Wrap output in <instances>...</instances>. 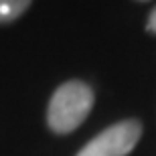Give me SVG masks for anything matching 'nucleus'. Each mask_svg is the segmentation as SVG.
<instances>
[{
    "label": "nucleus",
    "instance_id": "f257e3e1",
    "mask_svg": "<svg viewBox=\"0 0 156 156\" xmlns=\"http://www.w3.org/2000/svg\"><path fill=\"white\" fill-rule=\"evenodd\" d=\"M93 108V89L83 81H65L55 89L47 122L55 134H69L83 124Z\"/></svg>",
    "mask_w": 156,
    "mask_h": 156
},
{
    "label": "nucleus",
    "instance_id": "f03ea898",
    "mask_svg": "<svg viewBox=\"0 0 156 156\" xmlns=\"http://www.w3.org/2000/svg\"><path fill=\"white\" fill-rule=\"evenodd\" d=\"M140 136L142 124L138 120H122L89 140L77 156H128L140 142Z\"/></svg>",
    "mask_w": 156,
    "mask_h": 156
},
{
    "label": "nucleus",
    "instance_id": "7ed1b4c3",
    "mask_svg": "<svg viewBox=\"0 0 156 156\" xmlns=\"http://www.w3.org/2000/svg\"><path fill=\"white\" fill-rule=\"evenodd\" d=\"M33 0H0V23H12L30 6Z\"/></svg>",
    "mask_w": 156,
    "mask_h": 156
},
{
    "label": "nucleus",
    "instance_id": "20e7f679",
    "mask_svg": "<svg viewBox=\"0 0 156 156\" xmlns=\"http://www.w3.org/2000/svg\"><path fill=\"white\" fill-rule=\"evenodd\" d=\"M146 29H148V33H154V35H156V6L150 10V16H148V23H146Z\"/></svg>",
    "mask_w": 156,
    "mask_h": 156
}]
</instances>
